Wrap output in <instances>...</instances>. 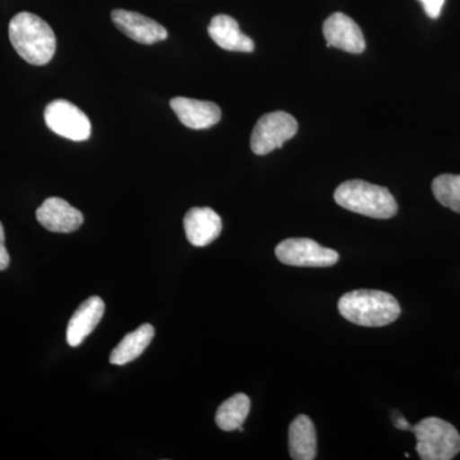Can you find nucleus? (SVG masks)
I'll return each mask as SVG.
<instances>
[{
    "instance_id": "f257e3e1",
    "label": "nucleus",
    "mask_w": 460,
    "mask_h": 460,
    "mask_svg": "<svg viewBox=\"0 0 460 460\" xmlns=\"http://www.w3.org/2000/svg\"><path fill=\"white\" fill-rule=\"evenodd\" d=\"M9 40L18 56L32 66H45L53 59L57 38L49 23L30 12H21L9 22Z\"/></svg>"
},
{
    "instance_id": "f03ea898",
    "label": "nucleus",
    "mask_w": 460,
    "mask_h": 460,
    "mask_svg": "<svg viewBox=\"0 0 460 460\" xmlns=\"http://www.w3.org/2000/svg\"><path fill=\"white\" fill-rule=\"evenodd\" d=\"M339 313L345 320L359 326H385L394 323L402 314L394 296L383 290H353L338 302Z\"/></svg>"
},
{
    "instance_id": "7ed1b4c3",
    "label": "nucleus",
    "mask_w": 460,
    "mask_h": 460,
    "mask_svg": "<svg viewBox=\"0 0 460 460\" xmlns=\"http://www.w3.org/2000/svg\"><path fill=\"white\" fill-rule=\"evenodd\" d=\"M334 199L345 210L374 219H390L398 213V204L389 190L365 181H344L335 190Z\"/></svg>"
},
{
    "instance_id": "20e7f679",
    "label": "nucleus",
    "mask_w": 460,
    "mask_h": 460,
    "mask_svg": "<svg viewBox=\"0 0 460 460\" xmlns=\"http://www.w3.org/2000/svg\"><path fill=\"white\" fill-rule=\"evenodd\" d=\"M411 431L416 436V450L422 460H452L460 453L458 429L447 420L428 417Z\"/></svg>"
},
{
    "instance_id": "39448f33",
    "label": "nucleus",
    "mask_w": 460,
    "mask_h": 460,
    "mask_svg": "<svg viewBox=\"0 0 460 460\" xmlns=\"http://www.w3.org/2000/svg\"><path fill=\"white\" fill-rule=\"evenodd\" d=\"M298 123L286 111L263 114L251 136V148L256 155H268L275 148L283 147L288 140L295 137Z\"/></svg>"
},
{
    "instance_id": "423d86ee",
    "label": "nucleus",
    "mask_w": 460,
    "mask_h": 460,
    "mask_svg": "<svg viewBox=\"0 0 460 460\" xmlns=\"http://www.w3.org/2000/svg\"><path fill=\"white\" fill-rule=\"evenodd\" d=\"M280 262L298 268H330L339 261V253L310 238H289L275 248Z\"/></svg>"
},
{
    "instance_id": "0eeeda50",
    "label": "nucleus",
    "mask_w": 460,
    "mask_h": 460,
    "mask_svg": "<svg viewBox=\"0 0 460 460\" xmlns=\"http://www.w3.org/2000/svg\"><path fill=\"white\" fill-rule=\"evenodd\" d=\"M44 119L50 131L72 141L89 140L93 131L89 117L66 100H56L48 104Z\"/></svg>"
},
{
    "instance_id": "6e6552de",
    "label": "nucleus",
    "mask_w": 460,
    "mask_h": 460,
    "mask_svg": "<svg viewBox=\"0 0 460 460\" xmlns=\"http://www.w3.org/2000/svg\"><path fill=\"white\" fill-rule=\"evenodd\" d=\"M323 30L328 48H337L352 54H361L366 49L362 30L347 14L341 12L332 14L323 22Z\"/></svg>"
},
{
    "instance_id": "1a4fd4ad",
    "label": "nucleus",
    "mask_w": 460,
    "mask_h": 460,
    "mask_svg": "<svg viewBox=\"0 0 460 460\" xmlns=\"http://www.w3.org/2000/svg\"><path fill=\"white\" fill-rule=\"evenodd\" d=\"M111 20L124 35L140 44L153 45L168 38L164 26L137 12L115 9L111 12Z\"/></svg>"
},
{
    "instance_id": "9d476101",
    "label": "nucleus",
    "mask_w": 460,
    "mask_h": 460,
    "mask_svg": "<svg viewBox=\"0 0 460 460\" xmlns=\"http://www.w3.org/2000/svg\"><path fill=\"white\" fill-rule=\"evenodd\" d=\"M38 222L53 233L75 232L84 224V215L66 199L49 198L36 210Z\"/></svg>"
},
{
    "instance_id": "9b49d317",
    "label": "nucleus",
    "mask_w": 460,
    "mask_h": 460,
    "mask_svg": "<svg viewBox=\"0 0 460 460\" xmlns=\"http://www.w3.org/2000/svg\"><path fill=\"white\" fill-rule=\"evenodd\" d=\"M183 226L187 239L195 247L213 243L223 230L222 217L210 208H190L184 217Z\"/></svg>"
},
{
    "instance_id": "f8f14e48",
    "label": "nucleus",
    "mask_w": 460,
    "mask_h": 460,
    "mask_svg": "<svg viewBox=\"0 0 460 460\" xmlns=\"http://www.w3.org/2000/svg\"><path fill=\"white\" fill-rule=\"evenodd\" d=\"M171 108L181 123L192 129L210 128L222 119V111L211 102L178 96L172 99Z\"/></svg>"
},
{
    "instance_id": "ddd939ff",
    "label": "nucleus",
    "mask_w": 460,
    "mask_h": 460,
    "mask_svg": "<svg viewBox=\"0 0 460 460\" xmlns=\"http://www.w3.org/2000/svg\"><path fill=\"white\" fill-rule=\"evenodd\" d=\"M105 305L100 296H90L75 310L66 328V341L71 347H78L99 325L104 316Z\"/></svg>"
},
{
    "instance_id": "4468645a",
    "label": "nucleus",
    "mask_w": 460,
    "mask_h": 460,
    "mask_svg": "<svg viewBox=\"0 0 460 460\" xmlns=\"http://www.w3.org/2000/svg\"><path fill=\"white\" fill-rule=\"evenodd\" d=\"M208 35L217 47L224 50L251 53L255 42L239 29L237 21L226 14H217L208 27Z\"/></svg>"
},
{
    "instance_id": "2eb2a0df",
    "label": "nucleus",
    "mask_w": 460,
    "mask_h": 460,
    "mask_svg": "<svg viewBox=\"0 0 460 460\" xmlns=\"http://www.w3.org/2000/svg\"><path fill=\"white\" fill-rule=\"evenodd\" d=\"M289 453L295 460H313L317 456V435L313 420L299 414L289 426Z\"/></svg>"
},
{
    "instance_id": "dca6fc26",
    "label": "nucleus",
    "mask_w": 460,
    "mask_h": 460,
    "mask_svg": "<svg viewBox=\"0 0 460 460\" xmlns=\"http://www.w3.org/2000/svg\"><path fill=\"white\" fill-rule=\"evenodd\" d=\"M154 335H155V329L150 323H145L135 332H129L111 350V362L113 365L123 366L135 361L145 352L153 341Z\"/></svg>"
},
{
    "instance_id": "f3484780",
    "label": "nucleus",
    "mask_w": 460,
    "mask_h": 460,
    "mask_svg": "<svg viewBox=\"0 0 460 460\" xmlns=\"http://www.w3.org/2000/svg\"><path fill=\"white\" fill-rule=\"evenodd\" d=\"M250 411L251 401L246 394L239 393V394L233 395L228 401L224 402L217 411L215 420H217V428L226 432L235 431L243 426Z\"/></svg>"
},
{
    "instance_id": "a211bd4d",
    "label": "nucleus",
    "mask_w": 460,
    "mask_h": 460,
    "mask_svg": "<svg viewBox=\"0 0 460 460\" xmlns=\"http://www.w3.org/2000/svg\"><path fill=\"white\" fill-rule=\"evenodd\" d=\"M432 193L445 208L460 214V175H438L432 181Z\"/></svg>"
},
{
    "instance_id": "6ab92c4d",
    "label": "nucleus",
    "mask_w": 460,
    "mask_h": 460,
    "mask_svg": "<svg viewBox=\"0 0 460 460\" xmlns=\"http://www.w3.org/2000/svg\"><path fill=\"white\" fill-rule=\"evenodd\" d=\"M429 18H438L443 11L445 0H420Z\"/></svg>"
},
{
    "instance_id": "aec40b11",
    "label": "nucleus",
    "mask_w": 460,
    "mask_h": 460,
    "mask_svg": "<svg viewBox=\"0 0 460 460\" xmlns=\"http://www.w3.org/2000/svg\"><path fill=\"white\" fill-rule=\"evenodd\" d=\"M9 262H11V257H9L7 248H5L4 228H3V224L0 223V271L5 270Z\"/></svg>"
},
{
    "instance_id": "412c9836",
    "label": "nucleus",
    "mask_w": 460,
    "mask_h": 460,
    "mask_svg": "<svg viewBox=\"0 0 460 460\" xmlns=\"http://www.w3.org/2000/svg\"><path fill=\"white\" fill-rule=\"evenodd\" d=\"M394 426L396 429H402V431H411V426L408 420L402 416L401 413L396 414L394 417Z\"/></svg>"
}]
</instances>
